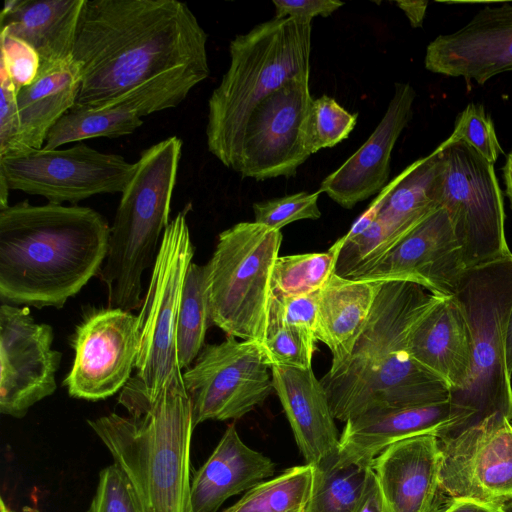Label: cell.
I'll return each instance as SVG.
<instances>
[{"mask_svg": "<svg viewBox=\"0 0 512 512\" xmlns=\"http://www.w3.org/2000/svg\"><path fill=\"white\" fill-rule=\"evenodd\" d=\"M207 38L184 2L85 0L72 51L81 74L73 107L104 106L176 68L210 71Z\"/></svg>", "mask_w": 512, "mask_h": 512, "instance_id": "obj_1", "label": "cell"}, {"mask_svg": "<svg viewBox=\"0 0 512 512\" xmlns=\"http://www.w3.org/2000/svg\"><path fill=\"white\" fill-rule=\"evenodd\" d=\"M110 226L96 210L78 205L0 208V300L62 308L99 274Z\"/></svg>", "mask_w": 512, "mask_h": 512, "instance_id": "obj_2", "label": "cell"}, {"mask_svg": "<svg viewBox=\"0 0 512 512\" xmlns=\"http://www.w3.org/2000/svg\"><path fill=\"white\" fill-rule=\"evenodd\" d=\"M433 297L413 282L381 281L351 353L320 379L335 419L449 400V386L407 348L410 327Z\"/></svg>", "mask_w": 512, "mask_h": 512, "instance_id": "obj_3", "label": "cell"}, {"mask_svg": "<svg viewBox=\"0 0 512 512\" xmlns=\"http://www.w3.org/2000/svg\"><path fill=\"white\" fill-rule=\"evenodd\" d=\"M118 401L129 416L110 413L87 423L130 481L144 512H192L190 452L195 426L182 374L155 397L133 377Z\"/></svg>", "mask_w": 512, "mask_h": 512, "instance_id": "obj_4", "label": "cell"}, {"mask_svg": "<svg viewBox=\"0 0 512 512\" xmlns=\"http://www.w3.org/2000/svg\"><path fill=\"white\" fill-rule=\"evenodd\" d=\"M311 20L273 18L229 44L230 64L208 100L209 152L236 170L254 109L287 82L310 76Z\"/></svg>", "mask_w": 512, "mask_h": 512, "instance_id": "obj_5", "label": "cell"}, {"mask_svg": "<svg viewBox=\"0 0 512 512\" xmlns=\"http://www.w3.org/2000/svg\"><path fill=\"white\" fill-rule=\"evenodd\" d=\"M472 338V369L466 384L451 392L452 422L437 436L447 442L485 419L512 421L511 374L506 336L512 310V252L468 268L454 294Z\"/></svg>", "mask_w": 512, "mask_h": 512, "instance_id": "obj_6", "label": "cell"}, {"mask_svg": "<svg viewBox=\"0 0 512 512\" xmlns=\"http://www.w3.org/2000/svg\"><path fill=\"white\" fill-rule=\"evenodd\" d=\"M182 154V140L171 136L145 149L121 193L110 227L108 251L99 276L108 307L140 308L142 276L153 267L169 220Z\"/></svg>", "mask_w": 512, "mask_h": 512, "instance_id": "obj_7", "label": "cell"}, {"mask_svg": "<svg viewBox=\"0 0 512 512\" xmlns=\"http://www.w3.org/2000/svg\"><path fill=\"white\" fill-rule=\"evenodd\" d=\"M280 230L239 222L222 231L204 265L210 321L227 336L262 344L272 296Z\"/></svg>", "mask_w": 512, "mask_h": 512, "instance_id": "obj_8", "label": "cell"}, {"mask_svg": "<svg viewBox=\"0 0 512 512\" xmlns=\"http://www.w3.org/2000/svg\"><path fill=\"white\" fill-rule=\"evenodd\" d=\"M190 204L166 227L138 314L139 354L134 377L155 397L174 376L181 375L176 329L183 286L194 256L187 223Z\"/></svg>", "mask_w": 512, "mask_h": 512, "instance_id": "obj_9", "label": "cell"}, {"mask_svg": "<svg viewBox=\"0 0 512 512\" xmlns=\"http://www.w3.org/2000/svg\"><path fill=\"white\" fill-rule=\"evenodd\" d=\"M439 148L446 163L440 206L448 213L466 269L511 253L494 165L461 140L448 137Z\"/></svg>", "mask_w": 512, "mask_h": 512, "instance_id": "obj_10", "label": "cell"}, {"mask_svg": "<svg viewBox=\"0 0 512 512\" xmlns=\"http://www.w3.org/2000/svg\"><path fill=\"white\" fill-rule=\"evenodd\" d=\"M136 164L83 143L67 149H27L0 157V180L9 190L39 195L50 203L76 205L98 194L122 193Z\"/></svg>", "mask_w": 512, "mask_h": 512, "instance_id": "obj_11", "label": "cell"}, {"mask_svg": "<svg viewBox=\"0 0 512 512\" xmlns=\"http://www.w3.org/2000/svg\"><path fill=\"white\" fill-rule=\"evenodd\" d=\"M182 377L195 427L207 420L239 419L274 391L262 345L233 336L219 344H205Z\"/></svg>", "mask_w": 512, "mask_h": 512, "instance_id": "obj_12", "label": "cell"}, {"mask_svg": "<svg viewBox=\"0 0 512 512\" xmlns=\"http://www.w3.org/2000/svg\"><path fill=\"white\" fill-rule=\"evenodd\" d=\"M313 101L309 76L296 77L265 98L247 123L235 171L257 181L295 176L312 155Z\"/></svg>", "mask_w": 512, "mask_h": 512, "instance_id": "obj_13", "label": "cell"}, {"mask_svg": "<svg viewBox=\"0 0 512 512\" xmlns=\"http://www.w3.org/2000/svg\"><path fill=\"white\" fill-rule=\"evenodd\" d=\"M74 360L63 381L72 398L106 399L128 383L139 354L138 315L120 308L89 311L72 337Z\"/></svg>", "mask_w": 512, "mask_h": 512, "instance_id": "obj_14", "label": "cell"}, {"mask_svg": "<svg viewBox=\"0 0 512 512\" xmlns=\"http://www.w3.org/2000/svg\"><path fill=\"white\" fill-rule=\"evenodd\" d=\"M53 328L34 320L27 306H0V412L23 418L57 389L61 353Z\"/></svg>", "mask_w": 512, "mask_h": 512, "instance_id": "obj_15", "label": "cell"}, {"mask_svg": "<svg viewBox=\"0 0 512 512\" xmlns=\"http://www.w3.org/2000/svg\"><path fill=\"white\" fill-rule=\"evenodd\" d=\"M439 440V439H438ZM441 495L500 506L512 499V423L494 415L440 442Z\"/></svg>", "mask_w": 512, "mask_h": 512, "instance_id": "obj_16", "label": "cell"}, {"mask_svg": "<svg viewBox=\"0 0 512 512\" xmlns=\"http://www.w3.org/2000/svg\"><path fill=\"white\" fill-rule=\"evenodd\" d=\"M209 74V70L180 67L143 83L104 106L73 107L50 130L43 149L55 150L61 145L86 139L132 134L143 124L142 117L178 106Z\"/></svg>", "mask_w": 512, "mask_h": 512, "instance_id": "obj_17", "label": "cell"}, {"mask_svg": "<svg viewBox=\"0 0 512 512\" xmlns=\"http://www.w3.org/2000/svg\"><path fill=\"white\" fill-rule=\"evenodd\" d=\"M466 270L450 218L439 208L352 280L409 281L432 294L454 295Z\"/></svg>", "mask_w": 512, "mask_h": 512, "instance_id": "obj_18", "label": "cell"}, {"mask_svg": "<svg viewBox=\"0 0 512 512\" xmlns=\"http://www.w3.org/2000/svg\"><path fill=\"white\" fill-rule=\"evenodd\" d=\"M425 68L482 85L512 71V2L488 3L462 28L432 40Z\"/></svg>", "mask_w": 512, "mask_h": 512, "instance_id": "obj_19", "label": "cell"}, {"mask_svg": "<svg viewBox=\"0 0 512 512\" xmlns=\"http://www.w3.org/2000/svg\"><path fill=\"white\" fill-rule=\"evenodd\" d=\"M415 98L416 92L409 83H396L375 130L353 155L322 180L319 191L345 209L379 194L389 183L392 151L412 117Z\"/></svg>", "mask_w": 512, "mask_h": 512, "instance_id": "obj_20", "label": "cell"}, {"mask_svg": "<svg viewBox=\"0 0 512 512\" xmlns=\"http://www.w3.org/2000/svg\"><path fill=\"white\" fill-rule=\"evenodd\" d=\"M441 450L435 435L389 445L372 461L384 512H433L441 499Z\"/></svg>", "mask_w": 512, "mask_h": 512, "instance_id": "obj_21", "label": "cell"}, {"mask_svg": "<svg viewBox=\"0 0 512 512\" xmlns=\"http://www.w3.org/2000/svg\"><path fill=\"white\" fill-rule=\"evenodd\" d=\"M407 348L417 363L449 386L450 393L466 384L472 369V338L454 295L434 294L410 327Z\"/></svg>", "mask_w": 512, "mask_h": 512, "instance_id": "obj_22", "label": "cell"}, {"mask_svg": "<svg viewBox=\"0 0 512 512\" xmlns=\"http://www.w3.org/2000/svg\"><path fill=\"white\" fill-rule=\"evenodd\" d=\"M273 387L307 464L323 468L337 460L340 436L327 393L311 369L272 366Z\"/></svg>", "mask_w": 512, "mask_h": 512, "instance_id": "obj_23", "label": "cell"}, {"mask_svg": "<svg viewBox=\"0 0 512 512\" xmlns=\"http://www.w3.org/2000/svg\"><path fill=\"white\" fill-rule=\"evenodd\" d=\"M451 422L449 400L365 412L345 422L338 461L372 464L389 445L418 435L437 437Z\"/></svg>", "mask_w": 512, "mask_h": 512, "instance_id": "obj_24", "label": "cell"}, {"mask_svg": "<svg viewBox=\"0 0 512 512\" xmlns=\"http://www.w3.org/2000/svg\"><path fill=\"white\" fill-rule=\"evenodd\" d=\"M275 473V463L247 446L229 425L206 462L191 477L192 512H217L230 497Z\"/></svg>", "mask_w": 512, "mask_h": 512, "instance_id": "obj_25", "label": "cell"}, {"mask_svg": "<svg viewBox=\"0 0 512 512\" xmlns=\"http://www.w3.org/2000/svg\"><path fill=\"white\" fill-rule=\"evenodd\" d=\"M85 0H6L1 30L27 42L39 55L40 67L72 56Z\"/></svg>", "mask_w": 512, "mask_h": 512, "instance_id": "obj_26", "label": "cell"}, {"mask_svg": "<svg viewBox=\"0 0 512 512\" xmlns=\"http://www.w3.org/2000/svg\"><path fill=\"white\" fill-rule=\"evenodd\" d=\"M380 285L381 281L352 280L334 273L319 290L315 336L332 354L330 368L351 353Z\"/></svg>", "mask_w": 512, "mask_h": 512, "instance_id": "obj_27", "label": "cell"}, {"mask_svg": "<svg viewBox=\"0 0 512 512\" xmlns=\"http://www.w3.org/2000/svg\"><path fill=\"white\" fill-rule=\"evenodd\" d=\"M80 69L72 56L40 67L35 80L17 93L22 151L42 149L48 133L76 103Z\"/></svg>", "mask_w": 512, "mask_h": 512, "instance_id": "obj_28", "label": "cell"}, {"mask_svg": "<svg viewBox=\"0 0 512 512\" xmlns=\"http://www.w3.org/2000/svg\"><path fill=\"white\" fill-rule=\"evenodd\" d=\"M376 486L372 464L335 462L314 468L306 512H359Z\"/></svg>", "mask_w": 512, "mask_h": 512, "instance_id": "obj_29", "label": "cell"}, {"mask_svg": "<svg viewBox=\"0 0 512 512\" xmlns=\"http://www.w3.org/2000/svg\"><path fill=\"white\" fill-rule=\"evenodd\" d=\"M313 483L312 465L294 466L246 491L223 512H306Z\"/></svg>", "mask_w": 512, "mask_h": 512, "instance_id": "obj_30", "label": "cell"}, {"mask_svg": "<svg viewBox=\"0 0 512 512\" xmlns=\"http://www.w3.org/2000/svg\"><path fill=\"white\" fill-rule=\"evenodd\" d=\"M210 321L204 265L188 267L176 329V349L179 366L189 368L205 346Z\"/></svg>", "mask_w": 512, "mask_h": 512, "instance_id": "obj_31", "label": "cell"}, {"mask_svg": "<svg viewBox=\"0 0 512 512\" xmlns=\"http://www.w3.org/2000/svg\"><path fill=\"white\" fill-rule=\"evenodd\" d=\"M337 240L326 252L279 256L272 274V294L298 296L319 291L335 273Z\"/></svg>", "mask_w": 512, "mask_h": 512, "instance_id": "obj_32", "label": "cell"}, {"mask_svg": "<svg viewBox=\"0 0 512 512\" xmlns=\"http://www.w3.org/2000/svg\"><path fill=\"white\" fill-rule=\"evenodd\" d=\"M317 339L313 332L284 324L268 323L261 344L269 364L298 369H311Z\"/></svg>", "mask_w": 512, "mask_h": 512, "instance_id": "obj_33", "label": "cell"}, {"mask_svg": "<svg viewBox=\"0 0 512 512\" xmlns=\"http://www.w3.org/2000/svg\"><path fill=\"white\" fill-rule=\"evenodd\" d=\"M358 113H351L334 98L324 94L314 99L310 114L312 154L347 139L357 124Z\"/></svg>", "mask_w": 512, "mask_h": 512, "instance_id": "obj_34", "label": "cell"}, {"mask_svg": "<svg viewBox=\"0 0 512 512\" xmlns=\"http://www.w3.org/2000/svg\"><path fill=\"white\" fill-rule=\"evenodd\" d=\"M320 191L297 192L294 194L272 198L252 205L254 221L269 228L280 230L295 221L321 217L318 206Z\"/></svg>", "mask_w": 512, "mask_h": 512, "instance_id": "obj_35", "label": "cell"}, {"mask_svg": "<svg viewBox=\"0 0 512 512\" xmlns=\"http://www.w3.org/2000/svg\"><path fill=\"white\" fill-rule=\"evenodd\" d=\"M449 138L465 142L493 165L503 153L494 124L481 104L469 103L458 114Z\"/></svg>", "mask_w": 512, "mask_h": 512, "instance_id": "obj_36", "label": "cell"}, {"mask_svg": "<svg viewBox=\"0 0 512 512\" xmlns=\"http://www.w3.org/2000/svg\"><path fill=\"white\" fill-rule=\"evenodd\" d=\"M87 512H144L124 472L111 464L99 473L96 492Z\"/></svg>", "mask_w": 512, "mask_h": 512, "instance_id": "obj_37", "label": "cell"}, {"mask_svg": "<svg viewBox=\"0 0 512 512\" xmlns=\"http://www.w3.org/2000/svg\"><path fill=\"white\" fill-rule=\"evenodd\" d=\"M1 70H4L16 89L31 84L38 75L40 58L25 41L1 30Z\"/></svg>", "mask_w": 512, "mask_h": 512, "instance_id": "obj_38", "label": "cell"}, {"mask_svg": "<svg viewBox=\"0 0 512 512\" xmlns=\"http://www.w3.org/2000/svg\"><path fill=\"white\" fill-rule=\"evenodd\" d=\"M319 291L298 296H271L268 323H284L315 334ZM268 325V324H267Z\"/></svg>", "mask_w": 512, "mask_h": 512, "instance_id": "obj_39", "label": "cell"}, {"mask_svg": "<svg viewBox=\"0 0 512 512\" xmlns=\"http://www.w3.org/2000/svg\"><path fill=\"white\" fill-rule=\"evenodd\" d=\"M0 157L19 154L21 147V127L17 105V93L9 75L0 69Z\"/></svg>", "mask_w": 512, "mask_h": 512, "instance_id": "obj_40", "label": "cell"}, {"mask_svg": "<svg viewBox=\"0 0 512 512\" xmlns=\"http://www.w3.org/2000/svg\"><path fill=\"white\" fill-rule=\"evenodd\" d=\"M272 3L276 19L292 17L308 20L317 16L328 17L344 5L335 0H273Z\"/></svg>", "mask_w": 512, "mask_h": 512, "instance_id": "obj_41", "label": "cell"}, {"mask_svg": "<svg viewBox=\"0 0 512 512\" xmlns=\"http://www.w3.org/2000/svg\"><path fill=\"white\" fill-rule=\"evenodd\" d=\"M500 506L466 498H447L433 512H501Z\"/></svg>", "mask_w": 512, "mask_h": 512, "instance_id": "obj_42", "label": "cell"}, {"mask_svg": "<svg viewBox=\"0 0 512 512\" xmlns=\"http://www.w3.org/2000/svg\"><path fill=\"white\" fill-rule=\"evenodd\" d=\"M396 5L407 16L412 27H422L428 5L427 1H396Z\"/></svg>", "mask_w": 512, "mask_h": 512, "instance_id": "obj_43", "label": "cell"}, {"mask_svg": "<svg viewBox=\"0 0 512 512\" xmlns=\"http://www.w3.org/2000/svg\"><path fill=\"white\" fill-rule=\"evenodd\" d=\"M502 170L505 183V193L512 209V149L506 157V162Z\"/></svg>", "mask_w": 512, "mask_h": 512, "instance_id": "obj_44", "label": "cell"}, {"mask_svg": "<svg viewBox=\"0 0 512 512\" xmlns=\"http://www.w3.org/2000/svg\"><path fill=\"white\" fill-rule=\"evenodd\" d=\"M359 512H384L377 484Z\"/></svg>", "mask_w": 512, "mask_h": 512, "instance_id": "obj_45", "label": "cell"}, {"mask_svg": "<svg viewBox=\"0 0 512 512\" xmlns=\"http://www.w3.org/2000/svg\"><path fill=\"white\" fill-rule=\"evenodd\" d=\"M506 366L508 372L512 374V310L510 313L506 336Z\"/></svg>", "mask_w": 512, "mask_h": 512, "instance_id": "obj_46", "label": "cell"}, {"mask_svg": "<svg viewBox=\"0 0 512 512\" xmlns=\"http://www.w3.org/2000/svg\"><path fill=\"white\" fill-rule=\"evenodd\" d=\"M499 508L501 512H512V499L501 504Z\"/></svg>", "mask_w": 512, "mask_h": 512, "instance_id": "obj_47", "label": "cell"}, {"mask_svg": "<svg viewBox=\"0 0 512 512\" xmlns=\"http://www.w3.org/2000/svg\"><path fill=\"white\" fill-rule=\"evenodd\" d=\"M0 512H12L3 498H0Z\"/></svg>", "mask_w": 512, "mask_h": 512, "instance_id": "obj_48", "label": "cell"}, {"mask_svg": "<svg viewBox=\"0 0 512 512\" xmlns=\"http://www.w3.org/2000/svg\"><path fill=\"white\" fill-rule=\"evenodd\" d=\"M511 423H512V421H511Z\"/></svg>", "mask_w": 512, "mask_h": 512, "instance_id": "obj_49", "label": "cell"}]
</instances>
